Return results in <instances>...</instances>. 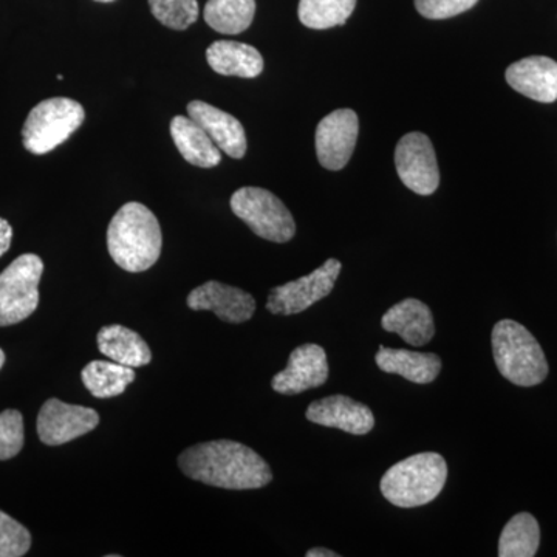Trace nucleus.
Listing matches in <instances>:
<instances>
[{
    "label": "nucleus",
    "instance_id": "obj_12",
    "mask_svg": "<svg viewBox=\"0 0 557 557\" xmlns=\"http://www.w3.org/2000/svg\"><path fill=\"white\" fill-rule=\"evenodd\" d=\"M329 379L327 354L318 344H304L292 351L288 366L273 376L271 387L282 395H296L324 386Z\"/></svg>",
    "mask_w": 557,
    "mask_h": 557
},
{
    "label": "nucleus",
    "instance_id": "obj_23",
    "mask_svg": "<svg viewBox=\"0 0 557 557\" xmlns=\"http://www.w3.org/2000/svg\"><path fill=\"white\" fill-rule=\"evenodd\" d=\"M256 14V0H208L205 22L222 35H240L248 30Z\"/></svg>",
    "mask_w": 557,
    "mask_h": 557
},
{
    "label": "nucleus",
    "instance_id": "obj_5",
    "mask_svg": "<svg viewBox=\"0 0 557 557\" xmlns=\"http://www.w3.org/2000/svg\"><path fill=\"white\" fill-rule=\"evenodd\" d=\"M86 120V110L70 98H50L39 102L28 113L22 127L24 148L35 156H44L67 141Z\"/></svg>",
    "mask_w": 557,
    "mask_h": 557
},
{
    "label": "nucleus",
    "instance_id": "obj_30",
    "mask_svg": "<svg viewBox=\"0 0 557 557\" xmlns=\"http://www.w3.org/2000/svg\"><path fill=\"white\" fill-rule=\"evenodd\" d=\"M13 240V228L5 219L0 218V258L9 251Z\"/></svg>",
    "mask_w": 557,
    "mask_h": 557
},
{
    "label": "nucleus",
    "instance_id": "obj_14",
    "mask_svg": "<svg viewBox=\"0 0 557 557\" xmlns=\"http://www.w3.org/2000/svg\"><path fill=\"white\" fill-rule=\"evenodd\" d=\"M306 417L311 423L341 429L351 435L369 434L375 426L372 410L346 395H332L311 403Z\"/></svg>",
    "mask_w": 557,
    "mask_h": 557
},
{
    "label": "nucleus",
    "instance_id": "obj_6",
    "mask_svg": "<svg viewBox=\"0 0 557 557\" xmlns=\"http://www.w3.org/2000/svg\"><path fill=\"white\" fill-rule=\"evenodd\" d=\"M234 214L262 239L285 244L295 237L296 223L284 201L263 188L237 189L231 197Z\"/></svg>",
    "mask_w": 557,
    "mask_h": 557
},
{
    "label": "nucleus",
    "instance_id": "obj_28",
    "mask_svg": "<svg viewBox=\"0 0 557 557\" xmlns=\"http://www.w3.org/2000/svg\"><path fill=\"white\" fill-rule=\"evenodd\" d=\"M32 547V534L22 523L0 511V557H21Z\"/></svg>",
    "mask_w": 557,
    "mask_h": 557
},
{
    "label": "nucleus",
    "instance_id": "obj_11",
    "mask_svg": "<svg viewBox=\"0 0 557 557\" xmlns=\"http://www.w3.org/2000/svg\"><path fill=\"white\" fill-rule=\"evenodd\" d=\"M359 134L357 113L351 109H339L330 113L317 127V156L322 168L339 171L347 166Z\"/></svg>",
    "mask_w": 557,
    "mask_h": 557
},
{
    "label": "nucleus",
    "instance_id": "obj_19",
    "mask_svg": "<svg viewBox=\"0 0 557 557\" xmlns=\"http://www.w3.org/2000/svg\"><path fill=\"white\" fill-rule=\"evenodd\" d=\"M171 135L180 156L193 166L209 170L222 161V150L190 116L177 115L172 119Z\"/></svg>",
    "mask_w": 557,
    "mask_h": 557
},
{
    "label": "nucleus",
    "instance_id": "obj_32",
    "mask_svg": "<svg viewBox=\"0 0 557 557\" xmlns=\"http://www.w3.org/2000/svg\"><path fill=\"white\" fill-rule=\"evenodd\" d=\"M3 364H5V354H3L2 348H0V369L3 368Z\"/></svg>",
    "mask_w": 557,
    "mask_h": 557
},
{
    "label": "nucleus",
    "instance_id": "obj_25",
    "mask_svg": "<svg viewBox=\"0 0 557 557\" xmlns=\"http://www.w3.org/2000/svg\"><path fill=\"white\" fill-rule=\"evenodd\" d=\"M357 0H300L299 21L313 30H329L346 24Z\"/></svg>",
    "mask_w": 557,
    "mask_h": 557
},
{
    "label": "nucleus",
    "instance_id": "obj_7",
    "mask_svg": "<svg viewBox=\"0 0 557 557\" xmlns=\"http://www.w3.org/2000/svg\"><path fill=\"white\" fill-rule=\"evenodd\" d=\"M44 262L39 256L22 255L0 273V327L20 324L39 306Z\"/></svg>",
    "mask_w": 557,
    "mask_h": 557
},
{
    "label": "nucleus",
    "instance_id": "obj_10",
    "mask_svg": "<svg viewBox=\"0 0 557 557\" xmlns=\"http://www.w3.org/2000/svg\"><path fill=\"white\" fill-rule=\"evenodd\" d=\"M98 424L100 416L97 410L50 398L39 410L36 428L44 445L61 446L89 434Z\"/></svg>",
    "mask_w": 557,
    "mask_h": 557
},
{
    "label": "nucleus",
    "instance_id": "obj_13",
    "mask_svg": "<svg viewBox=\"0 0 557 557\" xmlns=\"http://www.w3.org/2000/svg\"><path fill=\"white\" fill-rule=\"evenodd\" d=\"M186 304L194 311H212L220 321L228 324L247 322L256 311V299L249 293L218 281L194 288Z\"/></svg>",
    "mask_w": 557,
    "mask_h": 557
},
{
    "label": "nucleus",
    "instance_id": "obj_4",
    "mask_svg": "<svg viewBox=\"0 0 557 557\" xmlns=\"http://www.w3.org/2000/svg\"><path fill=\"white\" fill-rule=\"evenodd\" d=\"M491 343L498 372L516 386L533 387L547 379L549 369L544 350L519 322H497Z\"/></svg>",
    "mask_w": 557,
    "mask_h": 557
},
{
    "label": "nucleus",
    "instance_id": "obj_8",
    "mask_svg": "<svg viewBox=\"0 0 557 557\" xmlns=\"http://www.w3.org/2000/svg\"><path fill=\"white\" fill-rule=\"evenodd\" d=\"M341 269L343 265L338 259H329L313 273L271 289L267 310L278 317L302 313L319 300L327 298L335 288Z\"/></svg>",
    "mask_w": 557,
    "mask_h": 557
},
{
    "label": "nucleus",
    "instance_id": "obj_17",
    "mask_svg": "<svg viewBox=\"0 0 557 557\" xmlns=\"http://www.w3.org/2000/svg\"><path fill=\"white\" fill-rule=\"evenodd\" d=\"M381 325L386 332L397 333L413 347L426 346L435 335L434 314L426 304L405 299L384 313Z\"/></svg>",
    "mask_w": 557,
    "mask_h": 557
},
{
    "label": "nucleus",
    "instance_id": "obj_26",
    "mask_svg": "<svg viewBox=\"0 0 557 557\" xmlns=\"http://www.w3.org/2000/svg\"><path fill=\"white\" fill-rule=\"evenodd\" d=\"M153 17L172 30H186L199 17L197 0H149Z\"/></svg>",
    "mask_w": 557,
    "mask_h": 557
},
{
    "label": "nucleus",
    "instance_id": "obj_2",
    "mask_svg": "<svg viewBox=\"0 0 557 557\" xmlns=\"http://www.w3.org/2000/svg\"><path fill=\"white\" fill-rule=\"evenodd\" d=\"M163 234L156 214L138 201H129L110 220L108 249L113 262L129 273L152 269L160 259Z\"/></svg>",
    "mask_w": 557,
    "mask_h": 557
},
{
    "label": "nucleus",
    "instance_id": "obj_24",
    "mask_svg": "<svg viewBox=\"0 0 557 557\" xmlns=\"http://www.w3.org/2000/svg\"><path fill=\"white\" fill-rule=\"evenodd\" d=\"M541 544V528L530 512H520L509 520L498 541L500 557H533Z\"/></svg>",
    "mask_w": 557,
    "mask_h": 557
},
{
    "label": "nucleus",
    "instance_id": "obj_9",
    "mask_svg": "<svg viewBox=\"0 0 557 557\" xmlns=\"http://www.w3.org/2000/svg\"><path fill=\"white\" fill-rule=\"evenodd\" d=\"M395 166L401 182L420 196H431L440 185V170L434 146L428 135L410 132L395 149Z\"/></svg>",
    "mask_w": 557,
    "mask_h": 557
},
{
    "label": "nucleus",
    "instance_id": "obj_29",
    "mask_svg": "<svg viewBox=\"0 0 557 557\" xmlns=\"http://www.w3.org/2000/svg\"><path fill=\"white\" fill-rule=\"evenodd\" d=\"M479 0H416L418 13L426 20H449L471 10Z\"/></svg>",
    "mask_w": 557,
    "mask_h": 557
},
{
    "label": "nucleus",
    "instance_id": "obj_16",
    "mask_svg": "<svg viewBox=\"0 0 557 557\" xmlns=\"http://www.w3.org/2000/svg\"><path fill=\"white\" fill-rule=\"evenodd\" d=\"M507 83L523 97L537 102L557 100V62L547 57H530L507 69Z\"/></svg>",
    "mask_w": 557,
    "mask_h": 557
},
{
    "label": "nucleus",
    "instance_id": "obj_15",
    "mask_svg": "<svg viewBox=\"0 0 557 557\" xmlns=\"http://www.w3.org/2000/svg\"><path fill=\"white\" fill-rule=\"evenodd\" d=\"M188 115L200 124L218 148L231 159H244L248 143L244 126L236 116L205 101H190Z\"/></svg>",
    "mask_w": 557,
    "mask_h": 557
},
{
    "label": "nucleus",
    "instance_id": "obj_27",
    "mask_svg": "<svg viewBox=\"0 0 557 557\" xmlns=\"http://www.w3.org/2000/svg\"><path fill=\"white\" fill-rule=\"evenodd\" d=\"M24 443V417L16 409L3 410L0 413V461L16 457Z\"/></svg>",
    "mask_w": 557,
    "mask_h": 557
},
{
    "label": "nucleus",
    "instance_id": "obj_22",
    "mask_svg": "<svg viewBox=\"0 0 557 557\" xmlns=\"http://www.w3.org/2000/svg\"><path fill=\"white\" fill-rule=\"evenodd\" d=\"M135 379L134 368L115 361H91L81 372L84 386L100 399L119 397Z\"/></svg>",
    "mask_w": 557,
    "mask_h": 557
},
{
    "label": "nucleus",
    "instance_id": "obj_1",
    "mask_svg": "<svg viewBox=\"0 0 557 557\" xmlns=\"http://www.w3.org/2000/svg\"><path fill=\"white\" fill-rule=\"evenodd\" d=\"M178 467L186 478L222 490H259L273 480L269 463L233 440L190 446L178 457Z\"/></svg>",
    "mask_w": 557,
    "mask_h": 557
},
{
    "label": "nucleus",
    "instance_id": "obj_18",
    "mask_svg": "<svg viewBox=\"0 0 557 557\" xmlns=\"http://www.w3.org/2000/svg\"><path fill=\"white\" fill-rule=\"evenodd\" d=\"M383 372L394 373L417 384H429L442 372V358L435 354L381 346L375 357Z\"/></svg>",
    "mask_w": 557,
    "mask_h": 557
},
{
    "label": "nucleus",
    "instance_id": "obj_33",
    "mask_svg": "<svg viewBox=\"0 0 557 557\" xmlns=\"http://www.w3.org/2000/svg\"><path fill=\"white\" fill-rule=\"evenodd\" d=\"M97 2L109 3V2H113V0H97Z\"/></svg>",
    "mask_w": 557,
    "mask_h": 557
},
{
    "label": "nucleus",
    "instance_id": "obj_3",
    "mask_svg": "<svg viewBox=\"0 0 557 557\" xmlns=\"http://www.w3.org/2000/svg\"><path fill=\"white\" fill-rule=\"evenodd\" d=\"M446 480L445 458L435 453L417 454L387 469L381 479V493L395 507H423L438 497Z\"/></svg>",
    "mask_w": 557,
    "mask_h": 557
},
{
    "label": "nucleus",
    "instance_id": "obj_20",
    "mask_svg": "<svg viewBox=\"0 0 557 557\" xmlns=\"http://www.w3.org/2000/svg\"><path fill=\"white\" fill-rule=\"evenodd\" d=\"M209 67L223 76L258 78L263 72V58L258 49L236 40H215L207 50Z\"/></svg>",
    "mask_w": 557,
    "mask_h": 557
},
{
    "label": "nucleus",
    "instance_id": "obj_21",
    "mask_svg": "<svg viewBox=\"0 0 557 557\" xmlns=\"http://www.w3.org/2000/svg\"><path fill=\"white\" fill-rule=\"evenodd\" d=\"M97 343L104 357L127 368H143L152 361L148 343L137 332L123 325L102 327L98 332Z\"/></svg>",
    "mask_w": 557,
    "mask_h": 557
},
{
    "label": "nucleus",
    "instance_id": "obj_31",
    "mask_svg": "<svg viewBox=\"0 0 557 557\" xmlns=\"http://www.w3.org/2000/svg\"><path fill=\"white\" fill-rule=\"evenodd\" d=\"M307 557H339L338 553L327 548H311L307 552Z\"/></svg>",
    "mask_w": 557,
    "mask_h": 557
}]
</instances>
